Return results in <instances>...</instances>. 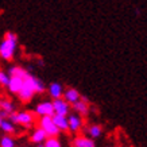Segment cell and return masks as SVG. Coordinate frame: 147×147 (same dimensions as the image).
I'll use <instances>...</instances> for the list:
<instances>
[{
  "instance_id": "obj_15",
  "label": "cell",
  "mask_w": 147,
  "mask_h": 147,
  "mask_svg": "<svg viewBox=\"0 0 147 147\" xmlns=\"http://www.w3.org/2000/svg\"><path fill=\"white\" fill-rule=\"evenodd\" d=\"M86 134L89 135L90 139H97V138H100L102 134V127L98 124H92L86 128Z\"/></svg>"
},
{
  "instance_id": "obj_4",
  "label": "cell",
  "mask_w": 147,
  "mask_h": 147,
  "mask_svg": "<svg viewBox=\"0 0 147 147\" xmlns=\"http://www.w3.org/2000/svg\"><path fill=\"white\" fill-rule=\"evenodd\" d=\"M53 102V108H54V115H59V116H67L70 112V107H69V102L65 101L62 97L55 98Z\"/></svg>"
},
{
  "instance_id": "obj_10",
  "label": "cell",
  "mask_w": 147,
  "mask_h": 147,
  "mask_svg": "<svg viewBox=\"0 0 147 147\" xmlns=\"http://www.w3.org/2000/svg\"><path fill=\"white\" fill-rule=\"evenodd\" d=\"M23 80L24 78H20V77H9L8 85H7L9 92L13 94L15 93L18 94V92L20 90V88H22V85H23Z\"/></svg>"
},
{
  "instance_id": "obj_6",
  "label": "cell",
  "mask_w": 147,
  "mask_h": 147,
  "mask_svg": "<svg viewBox=\"0 0 147 147\" xmlns=\"http://www.w3.org/2000/svg\"><path fill=\"white\" fill-rule=\"evenodd\" d=\"M16 123L24 125V127H30L34 123V115L31 112H26V111L18 112L16 113Z\"/></svg>"
},
{
  "instance_id": "obj_1",
  "label": "cell",
  "mask_w": 147,
  "mask_h": 147,
  "mask_svg": "<svg viewBox=\"0 0 147 147\" xmlns=\"http://www.w3.org/2000/svg\"><path fill=\"white\" fill-rule=\"evenodd\" d=\"M43 92H45V84L39 78L28 74L23 80L22 88L18 92V97L22 102H27L34 97L35 93H43Z\"/></svg>"
},
{
  "instance_id": "obj_3",
  "label": "cell",
  "mask_w": 147,
  "mask_h": 147,
  "mask_svg": "<svg viewBox=\"0 0 147 147\" xmlns=\"http://www.w3.org/2000/svg\"><path fill=\"white\" fill-rule=\"evenodd\" d=\"M39 127L46 132L47 138H57L59 135V129L53 123L51 116H42L39 120Z\"/></svg>"
},
{
  "instance_id": "obj_16",
  "label": "cell",
  "mask_w": 147,
  "mask_h": 147,
  "mask_svg": "<svg viewBox=\"0 0 147 147\" xmlns=\"http://www.w3.org/2000/svg\"><path fill=\"white\" fill-rule=\"evenodd\" d=\"M8 76L9 77H20V78H26V77L28 76V73L20 66H12L8 70Z\"/></svg>"
},
{
  "instance_id": "obj_14",
  "label": "cell",
  "mask_w": 147,
  "mask_h": 147,
  "mask_svg": "<svg viewBox=\"0 0 147 147\" xmlns=\"http://www.w3.org/2000/svg\"><path fill=\"white\" fill-rule=\"evenodd\" d=\"M47 139V135H46V132L43 131V129L40 128H35L34 131H32L31 134V142L32 143H36V144H39V143H43Z\"/></svg>"
},
{
  "instance_id": "obj_18",
  "label": "cell",
  "mask_w": 147,
  "mask_h": 147,
  "mask_svg": "<svg viewBox=\"0 0 147 147\" xmlns=\"http://www.w3.org/2000/svg\"><path fill=\"white\" fill-rule=\"evenodd\" d=\"M0 129L4 131V134H13L16 128H15V124H13V123H11V121L7 120V119H3V120H1V124H0Z\"/></svg>"
},
{
  "instance_id": "obj_9",
  "label": "cell",
  "mask_w": 147,
  "mask_h": 147,
  "mask_svg": "<svg viewBox=\"0 0 147 147\" xmlns=\"http://www.w3.org/2000/svg\"><path fill=\"white\" fill-rule=\"evenodd\" d=\"M62 98L65 100V101H67L69 104H73V102H76V101H78L81 98V96H80V92L77 89H74V88H69V89H66V90H63V93H62Z\"/></svg>"
},
{
  "instance_id": "obj_8",
  "label": "cell",
  "mask_w": 147,
  "mask_h": 147,
  "mask_svg": "<svg viewBox=\"0 0 147 147\" xmlns=\"http://www.w3.org/2000/svg\"><path fill=\"white\" fill-rule=\"evenodd\" d=\"M73 147H96V144L93 139H90L89 136L78 135L73 139Z\"/></svg>"
},
{
  "instance_id": "obj_2",
  "label": "cell",
  "mask_w": 147,
  "mask_h": 147,
  "mask_svg": "<svg viewBox=\"0 0 147 147\" xmlns=\"http://www.w3.org/2000/svg\"><path fill=\"white\" fill-rule=\"evenodd\" d=\"M16 45H18V36L16 34L8 31L5 34L3 42L0 43V57L4 61H11L16 51Z\"/></svg>"
},
{
  "instance_id": "obj_19",
  "label": "cell",
  "mask_w": 147,
  "mask_h": 147,
  "mask_svg": "<svg viewBox=\"0 0 147 147\" xmlns=\"http://www.w3.org/2000/svg\"><path fill=\"white\" fill-rule=\"evenodd\" d=\"M43 147H62L58 138H49L43 142Z\"/></svg>"
},
{
  "instance_id": "obj_23",
  "label": "cell",
  "mask_w": 147,
  "mask_h": 147,
  "mask_svg": "<svg viewBox=\"0 0 147 147\" xmlns=\"http://www.w3.org/2000/svg\"><path fill=\"white\" fill-rule=\"evenodd\" d=\"M38 147H43V143H39V144H38Z\"/></svg>"
},
{
  "instance_id": "obj_13",
  "label": "cell",
  "mask_w": 147,
  "mask_h": 147,
  "mask_svg": "<svg viewBox=\"0 0 147 147\" xmlns=\"http://www.w3.org/2000/svg\"><path fill=\"white\" fill-rule=\"evenodd\" d=\"M62 93H63V88H62V85L59 84V82H51V84H50L49 94H50V97L53 98V100L62 97Z\"/></svg>"
},
{
  "instance_id": "obj_17",
  "label": "cell",
  "mask_w": 147,
  "mask_h": 147,
  "mask_svg": "<svg viewBox=\"0 0 147 147\" xmlns=\"http://www.w3.org/2000/svg\"><path fill=\"white\" fill-rule=\"evenodd\" d=\"M15 107H13V102L9 101V100H0V111L5 113V115H8L11 112H13Z\"/></svg>"
},
{
  "instance_id": "obj_7",
  "label": "cell",
  "mask_w": 147,
  "mask_h": 147,
  "mask_svg": "<svg viewBox=\"0 0 147 147\" xmlns=\"http://www.w3.org/2000/svg\"><path fill=\"white\" fill-rule=\"evenodd\" d=\"M67 125H69V129L71 132H78L82 127V119H81L80 115H69L67 117Z\"/></svg>"
},
{
  "instance_id": "obj_12",
  "label": "cell",
  "mask_w": 147,
  "mask_h": 147,
  "mask_svg": "<svg viewBox=\"0 0 147 147\" xmlns=\"http://www.w3.org/2000/svg\"><path fill=\"white\" fill-rule=\"evenodd\" d=\"M73 108H74V111L77 113H80V116H85L89 112V104H88V101L85 98H82V100L80 98L78 101L73 102Z\"/></svg>"
},
{
  "instance_id": "obj_21",
  "label": "cell",
  "mask_w": 147,
  "mask_h": 147,
  "mask_svg": "<svg viewBox=\"0 0 147 147\" xmlns=\"http://www.w3.org/2000/svg\"><path fill=\"white\" fill-rule=\"evenodd\" d=\"M8 81H9L8 73H7V71H4V70H0V85L7 86V85H8Z\"/></svg>"
},
{
  "instance_id": "obj_22",
  "label": "cell",
  "mask_w": 147,
  "mask_h": 147,
  "mask_svg": "<svg viewBox=\"0 0 147 147\" xmlns=\"http://www.w3.org/2000/svg\"><path fill=\"white\" fill-rule=\"evenodd\" d=\"M5 116H7V115H5V113H3V112L0 111V124H1V120H3V119H4Z\"/></svg>"
},
{
  "instance_id": "obj_20",
  "label": "cell",
  "mask_w": 147,
  "mask_h": 147,
  "mask_svg": "<svg viewBox=\"0 0 147 147\" xmlns=\"http://www.w3.org/2000/svg\"><path fill=\"white\" fill-rule=\"evenodd\" d=\"M0 147H15V142L11 136H3L0 140Z\"/></svg>"
},
{
  "instance_id": "obj_5",
  "label": "cell",
  "mask_w": 147,
  "mask_h": 147,
  "mask_svg": "<svg viewBox=\"0 0 147 147\" xmlns=\"http://www.w3.org/2000/svg\"><path fill=\"white\" fill-rule=\"evenodd\" d=\"M35 113L38 116H53L54 115V108L51 101H42L35 107Z\"/></svg>"
},
{
  "instance_id": "obj_11",
  "label": "cell",
  "mask_w": 147,
  "mask_h": 147,
  "mask_svg": "<svg viewBox=\"0 0 147 147\" xmlns=\"http://www.w3.org/2000/svg\"><path fill=\"white\" fill-rule=\"evenodd\" d=\"M53 123L55 124L59 132L61 131H69V125H67V116H59V115H53L51 116Z\"/></svg>"
}]
</instances>
